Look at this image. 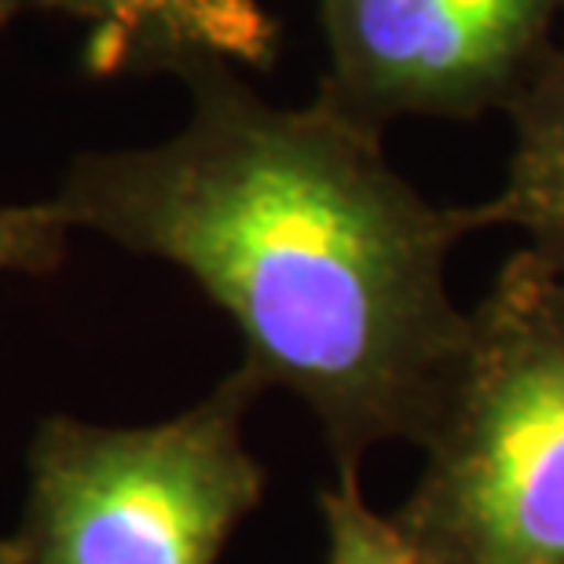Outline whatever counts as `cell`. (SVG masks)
<instances>
[{
    "instance_id": "6da1fadb",
    "label": "cell",
    "mask_w": 564,
    "mask_h": 564,
    "mask_svg": "<svg viewBox=\"0 0 564 564\" xmlns=\"http://www.w3.org/2000/svg\"><path fill=\"white\" fill-rule=\"evenodd\" d=\"M176 77L184 129L77 154L55 209L195 279L239 330L242 364L312 411L337 473L359 477L389 440L422 447L469 334L447 286L451 250L477 231L469 206L419 195L381 129L323 93L268 104L220 59Z\"/></svg>"
},
{
    "instance_id": "7a4b0ae2",
    "label": "cell",
    "mask_w": 564,
    "mask_h": 564,
    "mask_svg": "<svg viewBox=\"0 0 564 564\" xmlns=\"http://www.w3.org/2000/svg\"><path fill=\"white\" fill-rule=\"evenodd\" d=\"M422 451L392 517L429 564H564V268L532 246L469 312Z\"/></svg>"
},
{
    "instance_id": "3957f363",
    "label": "cell",
    "mask_w": 564,
    "mask_h": 564,
    "mask_svg": "<svg viewBox=\"0 0 564 564\" xmlns=\"http://www.w3.org/2000/svg\"><path fill=\"white\" fill-rule=\"evenodd\" d=\"M268 386L239 364L209 397L158 425L44 419L15 564H220L264 499L246 414Z\"/></svg>"
},
{
    "instance_id": "277c9868",
    "label": "cell",
    "mask_w": 564,
    "mask_h": 564,
    "mask_svg": "<svg viewBox=\"0 0 564 564\" xmlns=\"http://www.w3.org/2000/svg\"><path fill=\"white\" fill-rule=\"evenodd\" d=\"M557 0H319V93L386 132L397 118L506 110L546 59Z\"/></svg>"
},
{
    "instance_id": "5b68a950",
    "label": "cell",
    "mask_w": 564,
    "mask_h": 564,
    "mask_svg": "<svg viewBox=\"0 0 564 564\" xmlns=\"http://www.w3.org/2000/svg\"><path fill=\"white\" fill-rule=\"evenodd\" d=\"M63 11L88 26L99 74L169 70L198 59L264 70L279 48V22L264 0H11Z\"/></svg>"
},
{
    "instance_id": "8992f818",
    "label": "cell",
    "mask_w": 564,
    "mask_h": 564,
    "mask_svg": "<svg viewBox=\"0 0 564 564\" xmlns=\"http://www.w3.org/2000/svg\"><path fill=\"white\" fill-rule=\"evenodd\" d=\"M513 118V154L502 191L469 206L473 228H517L532 250L564 268V44L506 107Z\"/></svg>"
},
{
    "instance_id": "52a82bcc",
    "label": "cell",
    "mask_w": 564,
    "mask_h": 564,
    "mask_svg": "<svg viewBox=\"0 0 564 564\" xmlns=\"http://www.w3.org/2000/svg\"><path fill=\"white\" fill-rule=\"evenodd\" d=\"M326 528V564H429L397 517L378 513L359 491V477L337 473V484L319 495Z\"/></svg>"
},
{
    "instance_id": "ba28073f",
    "label": "cell",
    "mask_w": 564,
    "mask_h": 564,
    "mask_svg": "<svg viewBox=\"0 0 564 564\" xmlns=\"http://www.w3.org/2000/svg\"><path fill=\"white\" fill-rule=\"evenodd\" d=\"M74 228L55 209V202L37 206H4L0 202V272L48 275L63 264Z\"/></svg>"
},
{
    "instance_id": "9c48e42d",
    "label": "cell",
    "mask_w": 564,
    "mask_h": 564,
    "mask_svg": "<svg viewBox=\"0 0 564 564\" xmlns=\"http://www.w3.org/2000/svg\"><path fill=\"white\" fill-rule=\"evenodd\" d=\"M0 564H15V543L8 539H0Z\"/></svg>"
},
{
    "instance_id": "30bf717a",
    "label": "cell",
    "mask_w": 564,
    "mask_h": 564,
    "mask_svg": "<svg viewBox=\"0 0 564 564\" xmlns=\"http://www.w3.org/2000/svg\"><path fill=\"white\" fill-rule=\"evenodd\" d=\"M15 4H11V0H0V30H4L8 26V22H11V15H15Z\"/></svg>"
},
{
    "instance_id": "8fae6325",
    "label": "cell",
    "mask_w": 564,
    "mask_h": 564,
    "mask_svg": "<svg viewBox=\"0 0 564 564\" xmlns=\"http://www.w3.org/2000/svg\"><path fill=\"white\" fill-rule=\"evenodd\" d=\"M557 4H564V0H557Z\"/></svg>"
}]
</instances>
